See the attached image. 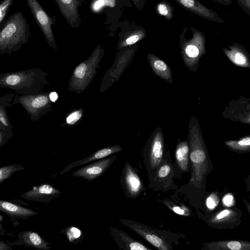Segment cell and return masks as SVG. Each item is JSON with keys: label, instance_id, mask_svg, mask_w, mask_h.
I'll return each instance as SVG.
<instances>
[{"label": "cell", "instance_id": "obj_8", "mask_svg": "<svg viewBox=\"0 0 250 250\" xmlns=\"http://www.w3.org/2000/svg\"><path fill=\"white\" fill-rule=\"evenodd\" d=\"M138 48V44L119 50L113 66L106 72L101 86V91L105 90L117 81L131 61Z\"/></svg>", "mask_w": 250, "mask_h": 250}, {"label": "cell", "instance_id": "obj_2", "mask_svg": "<svg viewBox=\"0 0 250 250\" xmlns=\"http://www.w3.org/2000/svg\"><path fill=\"white\" fill-rule=\"evenodd\" d=\"M29 25L23 13L15 12L0 27V55L20 50L29 40Z\"/></svg>", "mask_w": 250, "mask_h": 250}, {"label": "cell", "instance_id": "obj_12", "mask_svg": "<svg viewBox=\"0 0 250 250\" xmlns=\"http://www.w3.org/2000/svg\"><path fill=\"white\" fill-rule=\"evenodd\" d=\"M60 13L67 23L74 28L80 26L81 22L79 8L83 0H54Z\"/></svg>", "mask_w": 250, "mask_h": 250}, {"label": "cell", "instance_id": "obj_35", "mask_svg": "<svg viewBox=\"0 0 250 250\" xmlns=\"http://www.w3.org/2000/svg\"><path fill=\"white\" fill-rule=\"evenodd\" d=\"M219 197L217 194L213 192L210 194L206 199V204L210 210L214 209L219 203Z\"/></svg>", "mask_w": 250, "mask_h": 250}, {"label": "cell", "instance_id": "obj_7", "mask_svg": "<svg viewBox=\"0 0 250 250\" xmlns=\"http://www.w3.org/2000/svg\"><path fill=\"white\" fill-rule=\"evenodd\" d=\"M25 1L48 44L53 49L57 50L58 48L52 29V26L56 24V17L50 16L48 15L38 0H25Z\"/></svg>", "mask_w": 250, "mask_h": 250}, {"label": "cell", "instance_id": "obj_25", "mask_svg": "<svg viewBox=\"0 0 250 250\" xmlns=\"http://www.w3.org/2000/svg\"><path fill=\"white\" fill-rule=\"evenodd\" d=\"M15 94L10 93L0 96V122L6 127H13L6 111V108L13 105Z\"/></svg>", "mask_w": 250, "mask_h": 250}, {"label": "cell", "instance_id": "obj_15", "mask_svg": "<svg viewBox=\"0 0 250 250\" xmlns=\"http://www.w3.org/2000/svg\"><path fill=\"white\" fill-rule=\"evenodd\" d=\"M123 148L119 145H114L102 148L93 152L92 154L84 158L73 162L65 167L60 172L62 175L68 172L71 169L85 164H88L94 161L106 157L112 154L122 151Z\"/></svg>", "mask_w": 250, "mask_h": 250}, {"label": "cell", "instance_id": "obj_1", "mask_svg": "<svg viewBox=\"0 0 250 250\" xmlns=\"http://www.w3.org/2000/svg\"><path fill=\"white\" fill-rule=\"evenodd\" d=\"M48 84L47 73L39 68L0 73V88L10 89L17 94H38Z\"/></svg>", "mask_w": 250, "mask_h": 250}, {"label": "cell", "instance_id": "obj_34", "mask_svg": "<svg viewBox=\"0 0 250 250\" xmlns=\"http://www.w3.org/2000/svg\"><path fill=\"white\" fill-rule=\"evenodd\" d=\"M171 171V167L170 165L167 164L162 165L157 171L156 178L163 180L170 174Z\"/></svg>", "mask_w": 250, "mask_h": 250}, {"label": "cell", "instance_id": "obj_17", "mask_svg": "<svg viewBox=\"0 0 250 250\" xmlns=\"http://www.w3.org/2000/svg\"><path fill=\"white\" fill-rule=\"evenodd\" d=\"M164 141L161 131H157L153 136L147 150L146 159L151 169L158 167L163 155Z\"/></svg>", "mask_w": 250, "mask_h": 250}, {"label": "cell", "instance_id": "obj_37", "mask_svg": "<svg viewBox=\"0 0 250 250\" xmlns=\"http://www.w3.org/2000/svg\"><path fill=\"white\" fill-rule=\"evenodd\" d=\"M242 8L249 15L250 12V0H237Z\"/></svg>", "mask_w": 250, "mask_h": 250}, {"label": "cell", "instance_id": "obj_14", "mask_svg": "<svg viewBox=\"0 0 250 250\" xmlns=\"http://www.w3.org/2000/svg\"><path fill=\"white\" fill-rule=\"evenodd\" d=\"M17 236V239L16 240L10 242L13 246H25L40 250H49L51 248V245L35 231H22Z\"/></svg>", "mask_w": 250, "mask_h": 250}, {"label": "cell", "instance_id": "obj_24", "mask_svg": "<svg viewBox=\"0 0 250 250\" xmlns=\"http://www.w3.org/2000/svg\"><path fill=\"white\" fill-rule=\"evenodd\" d=\"M189 145L186 141L180 142L176 148L175 158L179 167L183 171H187L189 162Z\"/></svg>", "mask_w": 250, "mask_h": 250}, {"label": "cell", "instance_id": "obj_29", "mask_svg": "<svg viewBox=\"0 0 250 250\" xmlns=\"http://www.w3.org/2000/svg\"><path fill=\"white\" fill-rule=\"evenodd\" d=\"M24 166L20 163H15L0 167V184L10 178L14 173L23 170Z\"/></svg>", "mask_w": 250, "mask_h": 250}, {"label": "cell", "instance_id": "obj_42", "mask_svg": "<svg viewBox=\"0 0 250 250\" xmlns=\"http://www.w3.org/2000/svg\"><path fill=\"white\" fill-rule=\"evenodd\" d=\"M49 98L52 102H55L58 99V95L56 92H52L49 94Z\"/></svg>", "mask_w": 250, "mask_h": 250}, {"label": "cell", "instance_id": "obj_4", "mask_svg": "<svg viewBox=\"0 0 250 250\" xmlns=\"http://www.w3.org/2000/svg\"><path fill=\"white\" fill-rule=\"evenodd\" d=\"M104 49L97 45L90 56L75 68L68 84V90L80 94L90 83L104 56Z\"/></svg>", "mask_w": 250, "mask_h": 250}, {"label": "cell", "instance_id": "obj_20", "mask_svg": "<svg viewBox=\"0 0 250 250\" xmlns=\"http://www.w3.org/2000/svg\"><path fill=\"white\" fill-rule=\"evenodd\" d=\"M205 250H250V242L242 240L212 241L204 244Z\"/></svg>", "mask_w": 250, "mask_h": 250}, {"label": "cell", "instance_id": "obj_23", "mask_svg": "<svg viewBox=\"0 0 250 250\" xmlns=\"http://www.w3.org/2000/svg\"><path fill=\"white\" fill-rule=\"evenodd\" d=\"M147 58L154 73L172 84V73L169 67L163 60L153 54L148 53Z\"/></svg>", "mask_w": 250, "mask_h": 250}, {"label": "cell", "instance_id": "obj_9", "mask_svg": "<svg viewBox=\"0 0 250 250\" xmlns=\"http://www.w3.org/2000/svg\"><path fill=\"white\" fill-rule=\"evenodd\" d=\"M122 224L132 230L142 237L144 239L160 250H169L171 249L170 245L165 239L158 234L151 228L140 222L132 220L120 218Z\"/></svg>", "mask_w": 250, "mask_h": 250}, {"label": "cell", "instance_id": "obj_5", "mask_svg": "<svg viewBox=\"0 0 250 250\" xmlns=\"http://www.w3.org/2000/svg\"><path fill=\"white\" fill-rule=\"evenodd\" d=\"M13 104L21 105L32 121H39L51 110L52 102L48 93L41 92L34 95L15 94Z\"/></svg>", "mask_w": 250, "mask_h": 250}, {"label": "cell", "instance_id": "obj_16", "mask_svg": "<svg viewBox=\"0 0 250 250\" xmlns=\"http://www.w3.org/2000/svg\"><path fill=\"white\" fill-rule=\"evenodd\" d=\"M108 229L113 240L120 249L124 250H150L140 242L132 238L123 230L109 226Z\"/></svg>", "mask_w": 250, "mask_h": 250}, {"label": "cell", "instance_id": "obj_11", "mask_svg": "<svg viewBox=\"0 0 250 250\" xmlns=\"http://www.w3.org/2000/svg\"><path fill=\"white\" fill-rule=\"evenodd\" d=\"M116 158V156L113 155L97 160L74 171L72 175L82 177L88 182L91 181L102 176L109 168Z\"/></svg>", "mask_w": 250, "mask_h": 250}, {"label": "cell", "instance_id": "obj_28", "mask_svg": "<svg viewBox=\"0 0 250 250\" xmlns=\"http://www.w3.org/2000/svg\"><path fill=\"white\" fill-rule=\"evenodd\" d=\"M236 212L230 209H223L214 214L210 219L214 224H221L230 221L236 216Z\"/></svg>", "mask_w": 250, "mask_h": 250}, {"label": "cell", "instance_id": "obj_18", "mask_svg": "<svg viewBox=\"0 0 250 250\" xmlns=\"http://www.w3.org/2000/svg\"><path fill=\"white\" fill-rule=\"evenodd\" d=\"M184 8L208 20L223 23L224 21L214 11L208 9L196 0H175Z\"/></svg>", "mask_w": 250, "mask_h": 250}, {"label": "cell", "instance_id": "obj_26", "mask_svg": "<svg viewBox=\"0 0 250 250\" xmlns=\"http://www.w3.org/2000/svg\"><path fill=\"white\" fill-rule=\"evenodd\" d=\"M60 233L64 234L68 241L73 244L80 242L83 237L82 230L74 225H71L61 229Z\"/></svg>", "mask_w": 250, "mask_h": 250}, {"label": "cell", "instance_id": "obj_44", "mask_svg": "<svg viewBox=\"0 0 250 250\" xmlns=\"http://www.w3.org/2000/svg\"><path fill=\"white\" fill-rule=\"evenodd\" d=\"M8 127H6L0 122V129H5Z\"/></svg>", "mask_w": 250, "mask_h": 250}, {"label": "cell", "instance_id": "obj_33", "mask_svg": "<svg viewBox=\"0 0 250 250\" xmlns=\"http://www.w3.org/2000/svg\"><path fill=\"white\" fill-rule=\"evenodd\" d=\"M82 115V109L75 110L67 116L66 118V122L70 125H74L81 118Z\"/></svg>", "mask_w": 250, "mask_h": 250}, {"label": "cell", "instance_id": "obj_19", "mask_svg": "<svg viewBox=\"0 0 250 250\" xmlns=\"http://www.w3.org/2000/svg\"><path fill=\"white\" fill-rule=\"evenodd\" d=\"M0 211L5 213L12 220H26L39 214V212L32 209L0 199Z\"/></svg>", "mask_w": 250, "mask_h": 250}, {"label": "cell", "instance_id": "obj_21", "mask_svg": "<svg viewBox=\"0 0 250 250\" xmlns=\"http://www.w3.org/2000/svg\"><path fill=\"white\" fill-rule=\"evenodd\" d=\"M229 49L223 48L227 57L234 64L244 67H250V58L247 51L241 46L237 44L229 45Z\"/></svg>", "mask_w": 250, "mask_h": 250}, {"label": "cell", "instance_id": "obj_36", "mask_svg": "<svg viewBox=\"0 0 250 250\" xmlns=\"http://www.w3.org/2000/svg\"><path fill=\"white\" fill-rule=\"evenodd\" d=\"M222 202L225 207H230L234 204L233 195L231 193H228L224 196L222 198Z\"/></svg>", "mask_w": 250, "mask_h": 250}, {"label": "cell", "instance_id": "obj_10", "mask_svg": "<svg viewBox=\"0 0 250 250\" xmlns=\"http://www.w3.org/2000/svg\"><path fill=\"white\" fill-rule=\"evenodd\" d=\"M120 182L127 198L135 199L144 190V186L139 175L128 162L122 168Z\"/></svg>", "mask_w": 250, "mask_h": 250}, {"label": "cell", "instance_id": "obj_32", "mask_svg": "<svg viewBox=\"0 0 250 250\" xmlns=\"http://www.w3.org/2000/svg\"><path fill=\"white\" fill-rule=\"evenodd\" d=\"M13 127L0 129V147L4 146L13 136Z\"/></svg>", "mask_w": 250, "mask_h": 250}, {"label": "cell", "instance_id": "obj_6", "mask_svg": "<svg viewBox=\"0 0 250 250\" xmlns=\"http://www.w3.org/2000/svg\"><path fill=\"white\" fill-rule=\"evenodd\" d=\"M184 62L190 69L194 68L201 57L205 53V38L202 32L193 28L190 39H184L181 43Z\"/></svg>", "mask_w": 250, "mask_h": 250}, {"label": "cell", "instance_id": "obj_41", "mask_svg": "<svg viewBox=\"0 0 250 250\" xmlns=\"http://www.w3.org/2000/svg\"><path fill=\"white\" fill-rule=\"evenodd\" d=\"M3 216L0 214V236L4 235L6 231L3 224Z\"/></svg>", "mask_w": 250, "mask_h": 250}, {"label": "cell", "instance_id": "obj_30", "mask_svg": "<svg viewBox=\"0 0 250 250\" xmlns=\"http://www.w3.org/2000/svg\"><path fill=\"white\" fill-rule=\"evenodd\" d=\"M156 11L160 15L164 16L167 20H170L172 17V8L166 2L158 3L156 6Z\"/></svg>", "mask_w": 250, "mask_h": 250}, {"label": "cell", "instance_id": "obj_13", "mask_svg": "<svg viewBox=\"0 0 250 250\" xmlns=\"http://www.w3.org/2000/svg\"><path fill=\"white\" fill-rule=\"evenodd\" d=\"M62 192L50 184L43 183L22 193L21 197L27 200L48 202L61 195Z\"/></svg>", "mask_w": 250, "mask_h": 250}, {"label": "cell", "instance_id": "obj_3", "mask_svg": "<svg viewBox=\"0 0 250 250\" xmlns=\"http://www.w3.org/2000/svg\"><path fill=\"white\" fill-rule=\"evenodd\" d=\"M198 122L193 117L188 129L189 157L192 172L190 183L196 188H201L209 167V160L204 139Z\"/></svg>", "mask_w": 250, "mask_h": 250}, {"label": "cell", "instance_id": "obj_38", "mask_svg": "<svg viewBox=\"0 0 250 250\" xmlns=\"http://www.w3.org/2000/svg\"><path fill=\"white\" fill-rule=\"evenodd\" d=\"M13 245H12L9 242L7 243L3 241L0 240V250H12Z\"/></svg>", "mask_w": 250, "mask_h": 250}, {"label": "cell", "instance_id": "obj_22", "mask_svg": "<svg viewBox=\"0 0 250 250\" xmlns=\"http://www.w3.org/2000/svg\"><path fill=\"white\" fill-rule=\"evenodd\" d=\"M146 36V30L142 27H138L127 30L120 36L117 49L132 46L143 39Z\"/></svg>", "mask_w": 250, "mask_h": 250}, {"label": "cell", "instance_id": "obj_31", "mask_svg": "<svg viewBox=\"0 0 250 250\" xmlns=\"http://www.w3.org/2000/svg\"><path fill=\"white\" fill-rule=\"evenodd\" d=\"M14 0H2L0 2V27L8 13Z\"/></svg>", "mask_w": 250, "mask_h": 250}, {"label": "cell", "instance_id": "obj_43", "mask_svg": "<svg viewBox=\"0 0 250 250\" xmlns=\"http://www.w3.org/2000/svg\"><path fill=\"white\" fill-rule=\"evenodd\" d=\"M217 2H219L224 4H229L230 3V0H214Z\"/></svg>", "mask_w": 250, "mask_h": 250}, {"label": "cell", "instance_id": "obj_40", "mask_svg": "<svg viewBox=\"0 0 250 250\" xmlns=\"http://www.w3.org/2000/svg\"><path fill=\"white\" fill-rule=\"evenodd\" d=\"M134 5L140 10H142L144 5L145 0H131Z\"/></svg>", "mask_w": 250, "mask_h": 250}, {"label": "cell", "instance_id": "obj_27", "mask_svg": "<svg viewBox=\"0 0 250 250\" xmlns=\"http://www.w3.org/2000/svg\"><path fill=\"white\" fill-rule=\"evenodd\" d=\"M225 145L229 149L239 152H246L250 149V137L245 136L236 141H227Z\"/></svg>", "mask_w": 250, "mask_h": 250}, {"label": "cell", "instance_id": "obj_39", "mask_svg": "<svg viewBox=\"0 0 250 250\" xmlns=\"http://www.w3.org/2000/svg\"><path fill=\"white\" fill-rule=\"evenodd\" d=\"M170 208L174 211L175 213L179 214V215H184L185 213V210L183 208H181V207L178 206H172Z\"/></svg>", "mask_w": 250, "mask_h": 250}]
</instances>
